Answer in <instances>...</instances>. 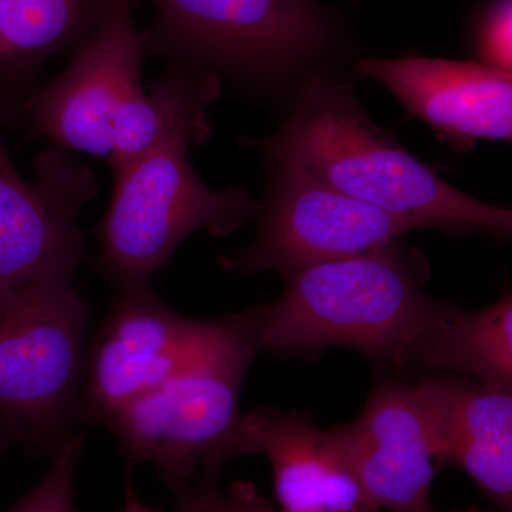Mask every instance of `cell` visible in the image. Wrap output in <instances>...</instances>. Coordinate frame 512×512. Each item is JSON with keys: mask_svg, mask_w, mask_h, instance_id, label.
<instances>
[{"mask_svg": "<svg viewBox=\"0 0 512 512\" xmlns=\"http://www.w3.org/2000/svg\"><path fill=\"white\" fill-rule=\"evenodd\" d=\"M83 448L84 437L76 434L52 458V467L39 484L6 512H76L74 495Z\"/></svg>", "mask_w": 512, "mask_h": 512, "instance_id": "e0dca14e", "label": "cell"}, {"mask_svg": "<svg viewBox=\"0 0 512 512\" xmlns=\"http://www.w3.org/2000/svg\"><path fill=\"white\" fill-rule=\"evenodd\" d=\"M175 512H282L259 494L254 483L238 481L225 490L212 483H194L173 493Z\"/></svg>", "mask_w": 512, "mask_h": 512, "instance_id": "ac0fdd59", "label": "cell"}, {"mask_svg": "<svg viewBox=\"0 0 512 512\" xmlns=\"http://www.w3.org/2000/svg\"><path fill=\"white\" fill-rule=\"evenodd\" d=\"M121 512H156L147 507L138 497L136 488L131 481H126V494H124V507Z\"/></svg>", "mask_w": 512, "mask_h": 512, "instance_id": "ffe728a7", "label": "cell"}, {"mask_svg": "<svg viewBox=\"0 0 512 512\" xmlns=\"http://www.w3.org/2000/svg\"><path fill=\"white\" fill-rule=\"evenodd\" d=\"M279 164L264 204L256 208L258 235L249 247L222 256L220 265L227 271L284 276L369 254L404 234L426 229L335 190L298 163Z\"/></svg>", "mask_w": 512, "mask_h": 512, "instance_id": "ba28073f", "label": "cell"}, {"mask_svg": "<svg viewBox=\"0 0 512 512\" xmlns=\"http://www.w3.org/2000/svg\"><path fill=\"white\" fill-rule=\"evenodd\" d=\"M241 144L278 163H298L335 190L426 229L511 235V210L451 187L377 126L348 84L330 77L303 84L291 119L279 131Z\"/></svg>", "mask_w": 512, "mask_h": 512, "instance_id": "7a4b0ae2", "label": "cell"}, {"mask_svg": "<svg viewBox=\"0 0 512 512\" xmlns=\"http://www.w3.org/2000/svg\"><path fill=\"white\" fill-rule=\"evenodd\" d=\"M410 365L466 377L493 389L512 390L511 293L478 311L453 306L410 343L402 366Z\"/></svg>", "mask_w": 512, "mask_h": 512, "instance_id": "2e32d148", "label": "cell"}, {"mask_svg": "<svg viewBox=\"0 0 512 512\" xmlns=\"http://www.w3.org/2000/svg\"><path fill=\"white\" fill-rule=\"evenodd\" d=\"M268 460L282 512H382L367 498L330 430L308 413L256 407L242 414L235 457Z\"/></svg>", "mask_w": 512, "mask_h": 512, "instance_id": "4fadbf2b", "label": "cell"}, {"mask_svg": "<svg viewBox=\"0 0 512 512\" xmlns=\"http://www.w3.org/2000/svg\"><path fill=\"white\" fill-rule=\"evenodd\" d=\"M426 262L397 242L284 275L285 291L259 308L262 350L346 348L402 366L414 338L453 306L423 291Z\"/></svg>", "mask_w": 512, "mask_h": 512, "instance_id": "277c9868", "label": "cell"}, {"mask_svg": "<svg viewBox=\"0 0 512 512\" xmlns=\"http://www.w3.org/2000/svg\"><path fill=\"white\" fill-rule=\"evenodd\" d=\"M16 444L19 443L15 433H13L12 429H10L5 421L0 420V460L5 456L6 451H8L10 447L16 446Z\"/></svg>", "mask_w": 512, "mask_h": 512, "instance_id": "44dd1931", "label": "cell"}, {"mask_svg": "<svg viewBox=\"0 0 512 512\" xmlns=\"http://www.w3.org/2000/svg\"><path fill=\"white\" fill-rule=\"evenodd\" d=\"M92 312L73 279H43L0 293V420L19 444L50 458L82 423Z\"/></svg>", "mask_w": 512, "mask_h": 512, "instance_id": "5b68a950", "label": "cell"}, {"mask_svg": "<svg viewBox=\"0 0 512 512\" xmlns=\"http://www.w3.org/2000/svg\"><path fill=\"white\" fill-rule=\"evenodd\" d=\"M192 147L190 138H173L113 173V195L96 227V268L114 289L151 284L195 231L225 237L256 214L241 188L214 190L198 177Z\"/></svg>", "mask_w": 512, "mask_h": 512, "instance_id": "8992f818", "label": "cell"}, {"mask_svg": "<svg viewBox=\"0 0 512 512\" xmlns=\"http://www.w3.org/2000/svg\"><path fill=\"white\" fill-rule=\"evenodd\" d=\"M99 192L93 171L56 147L36 157L35 178L25 180L0 138V293L74 279L89 259L79 215Z\"/></svg>", "mask_w": 512, "mask_h": 512, "instance_id": "9c48e42d", "label": "cell"}, {"mask_svg": "<svg viewBox=\"0 0 512 512\" xmlns=\"http://www.w3.org/2000/svg\"><path fill=\"white\" fill-rule=\"evenodd\" d=\"M259 352V308L200 319L175 375L104 426L116 437L127 467L150 464L171 493L201 481L217 484L235 457L239 403Z\"/></svg>", "mask_w": 512, "mask_h": 512, "instance_id": "3957f363", "label": "cell"}, {"mask_svg": "<svg viewBox=\"0 0 512 512\" xmlns=\"http://www.w3.org/2000/svg\"><path fill=\"white\" fill-rule=\"evenodd\" d=\"M512 0H494L478 26L476 45L481 63L511 72Z\"/></svg>", "mask_w": 512, "mask_h": 512, "instance_id": "d6986e66", "label": "cell"}, {"mask_svg": "<svg viewBox=\"0 0 512 512\" xmlns=\"http://www.w3.org/2000/svg\"><path fill=\"white\" fill-rule=\"evenodd\" d=\"M357 72L394 94L412 117L458 150L511 140L512 74L485 63L410 56L366 59Z\"/></svg>", "mask_w": 512, "mask_h": 512, "instance_id": "7c38bea8", "label": "cell"}, {"mask_svg": "<svg viewBox=\"0 0 512 512\" xmlns=\"http://www.w3.org/2000/svg\"><path fill=\"white\" fill-rule=\"evenodd\" d=\"M137 3L113 0L63 72L30 92L23 107L29 138L99 158L111 173L173 138H190L198 147L210 140L207 110L220 97V73L170 64L144 87L148 52L134 20Z\"/></svg>", "mask_w": 512, "mask_h": 512, "instance_id": "6da1fadb", "label": "cell"}, {"mask_svg": "<svg viewBox=\"0 0 512 512\" xmlns=\"http://www.w3.org/2000/svg\"><path fill=\"white\" fill-rule=\"evenodd\" d=\"M113 0H0V121L23 107L50 60L93 35Z\"/></svg>", "mask_w": 512, "mask_h": 512, "instance_id": "9a60e30c", "label": "cell"}, {"mask_svg": "<svg viewBox=\"0 0 512 512\" xmlns=\"http://www.w3.org/2000/svg\"><path fill=\"white\" fill-rule=\"evenodd\" d=\"M200 319L167 305L151 284L116 289L84 359L82 423H107L156 392L183 365Z\"/></svg>", "mask_w": 512, "mask_h": 512, "instance_id": "30bf717a", "label": "cell"}, {"mask_svg": "<svg viewBox=\"0 0 512 512\" xmlns=\"http://www.w3.org/2000/svg\"><path fill=\"white\" fill-rule=\"evenodd\" d=\"M330 433L380 511L434 512L431 488L439 461L412 383L380 379L359 416Z\"/></svg>", "mask_w": 512, "mask_h": 512, "instance_id": "8fae6325", "label": "cell"}, {"mask_svg": "<svg viewBox=\"0 0 512 512\" xmlns=\"http://www.w3.org/2000/svg\"><path fill=\"white\" fill-rule=\"evenodd\" d=\"M429 421L439 467H456L512 512V390L429 373L412 383Z\"/></svg>", "mask_w": 512, "mask_h": 512, "instance_id": "5bb4252c", "label": "cell"}, {"mask_svg": "<svg viewBox=\"0 0 512 512\" xmlns=\"http://www.w3.org/2000/svg\"><path fill=\"white\" fill-rule=\"evenodd\" d=\"M460 512H483V511H480V510H478V508L473 507V508H468V510H466V511H460Z\"/></svg>", "mask_w": 512, "mask_h": 512, "instance_id": "7402d4cb", "label": "cell"}, {"mask_svg": "<svg viewBox=\"0 0 512 512\" xmlns=\"http://www.w3.org/2000/svg\"><path fill=\"white\" fill-rule=\"evenodd\" d=\"M148 55L225 73L247 84L278 82L325 53L332 29L315 0H150Z\"/></svg>", "mask_w": 512, "mask_h": 512, "instance_id": "52a82bcc", "label": "cell"}]
</instances>
